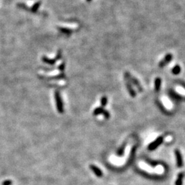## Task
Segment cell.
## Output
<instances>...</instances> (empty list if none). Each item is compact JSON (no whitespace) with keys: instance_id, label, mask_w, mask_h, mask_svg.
I'll use <instances>...</instances> for the list:
<instances>
[{"instance_id":"obj_22","label":"cell","mask_w":185,"mask_h":185,"mask_svg":"<svg viewBox=\"0 0 185 185\" xmlns=\"http://www.w3.org/2000/svg\"><path fill=\"white\" fill-rule=\"evenodd\" d=\"M102 114H103L104 117H105L106 119H108L110 118V116H111V115H110V113H108V111H106V110H103Z\"/></svg>"},{"instance_id":"obj_23","label":"cell","mask_w":185,"mask_h":185,"mask_svg":"<svg viewBox=\"0 0 185 185\" xmlns=\"http://www.w3.org/2000/svg\"><path fill=\"white\" fill-rule=\"evenodd\" d=\"M65 63L63 62H62L60 65V66L58 67V69H59L60 71H61V72H63L64 70H65Z\"/></svg>"},{"instance_id":"obj_12","label":"cell","mask_w":185,"mask_h":185,"mask_svg":"<svg viewBox=\"0 0 185 185\" xmlns=\"http://www.w3.org/2000/svg\"><path fill=\"white\" fill-rule=\"evenodd\" d=\"M176 91L178 92V94L180 95H183L185 96V89L183 87H182L180 86H178L176 87Z\"/></svg>"},{"instance_id":"obj_24","label":"cell","mask_w":185,"mask_h":185,"mask_svg":"<svg viewBox=\"0 0 185 185\" xmlns=\"http://www.w3.org/2000/svg\"><path fill=\"white\" fill-rule=\"evenodd\" d=\"M172 139H173L172 136H170V135H168V136H167L165 138V141L167 142V143H169V142L171 141H172Z\"/></svg>"},{"instance_id":"obj_5","label":"cell","mask_w":185,"mask_h":185,"mask_svg":"<svg viewBox=\"0 0 185 185\" xmlns=\"http://www.w3.org/2000/svg\"><path fill=\"white\" fill-rule=\"evenodd\" d=\"M90 168H91V170L94 172L95 174L97 176H98V177H102V176H103L102 170H101L100 169H99V168H98L97 167H96V166H95V165H90Z\"/></svg>"},{"instance_id":"obj_16","label":"cell","mask_w":185,"mask_h":185,"mask_svg":"<svg viewBox=\"0 0 185 185\" xmlns=\"http://www.w3.org/2000/svg\"><path fill=\"white\" fill-rule=\"evenodd\" d=\"M104 109L103 108V107H97V108H95L93 111V115H97V114H102L103 111Z\"/></svg>"},{"instance_id":"obj_8","label":"cell","mask_w":185,"mask_h":185,"mask_svg":"<svg viewBox=\"0 0 185 185\" xmlns=\"http://www.w3.org/2000/svg\"><path fill=\"white\" fill-rule=\"evenodd\" d=\"M171 58H172V55L171 54L167 55V56H165V58H164V60H162V61L160 62V65H159L160 67H163V66L165 65H166L168 62L170 61Z\"/></svg>"},{"instance_id":"obj_17","label":"cell","mask_w":185,"mask_h":185,"mask_svg":"<svg viewBox=\"0 0 185 185\" xmlns=\"http://www.w3.org/2000/svg\"><path fill=\"white\" fill-rule=\"evenodd\" d=\"M125 145H126V144L124 143L118 149V150H117V154H118L119 156H122V155L123 154V153H124V150H125Z\"/></svg>"},{"instance_id":"obj_7","label":"cell","mask_w":185,"mask_h":185,"mask_svg":"<svg viewBox=\"0 0 185 185\" xmlns=\"http://www.w3.org/2000/svg\"><path fill=\"white\" fill-rule=\"evenodd\" d=\"M176 159H177V165H178V167H181L183 165L182 163V159L181 154H180V152L178 150H176Z\"/></svg>"},{"instance_id":"obj_27","label":"cell","mask_w":185,"mask_h":185,"mask_svg":"<svg viewBox=\"0 0 185 185\" xmlns=\"http://www.w3.org/2000/svg\"><path fill=\"white\" fill-rule=\"evenodd\" d=\"M86 1H87V2H91V0H86Z\"/></svg>"},{"instance_id":"obj_25","label":"cell","mask_w":185,"mask_h":185,"mask_svg":"<svg viewBox=\"0 0 185 185\" xmlns=\"http://www.w3.org/2000/svg\"><path fill=\"white\" fill-rule=\"evenodd\" d=\"M61 58H62V51H60V50H59L58 52V54H57V56H56V58H55V59H56L57 61V60H60Z\"/></svg>"},{"instance_id":"obj_2","label":"cell","mask_w":185,"mask_h":185,"mask_svg":"<svg viewBox=\"0 0 185 185\" xmlns=\"http://www.w3.org/2000/svg\"><path fill=\"white\" fill-rule=\"evenodd\" d=\"M125 80H128V81L130 82L131 84H134V85L138 89V91H139L140 92H141V91H143V89H142L141 86V84H140L139 82H138V80H136V78H134V77L132 76L130 73L125 72Z\"/></svg>"},{"instance_id":"obj_6","label":"cell","mask_w":185,"mask_h":185,"mask_svg":"<svg viewBox=\"0 0 185 185\" xmlns=\"http://www.w3.org/2000/svg\"><path fill=\"white\" fill-rule=\"evenodd\" d=\"M125 84H126V86H127V89L128 90L129 93L130 94V95L132 97H134L136 96V92H135V91H134V89H133L132 84L130 82H128V80H126Z\"/></svg>"},{"instance_id":"obj_14","label":"cell","mask_w":185,"mask_h":185,"mask_svg":"<svg viewBox=\"0 0 185 185\" xmlns=\"http://www.w3.org/2000/svg\"><path fill=\"white\" fill-rule=\"evenodd\" d=\"M59 30L61 32L64 33V34H70L72 33V30L70 29H68V28H65V27H59L58 28Z\"/></svg>"},{"instance_id":"obj_4","label":"cell","mask_w":185,"mask_h":185,"mask_svg":"<svg viewBox=\"0 0 185 185\" xmlns=\"http://www.w3.org/2000/svg\"><path fill=\"white\" fill-rule=\"evenodd\" d=\"M163 138L160 137V138H158L155 140L152 143H151L150 145H149V149L152 150V149H154L155 148H156V147H158V145H159V144L161 143V142L163 141Z\"/></svg>"},{"instance_id":"obj_13","label":"cell","mask_w":185,"mask_h":185,"mask_svg":"<svg viewBox=\"0 0 185 185\" xmlns=\"http://www.w3.org/2000/svg\"><path fill=\"white\" fill-rule=\"evenodd\" d=\"M154 171L156 174H162L164 172V168L163 166L161 165H158L155 167L154 169Z\"/></svg>"},{"instance_id":"obj_19","label":"cell","mask_w":185,"mask_h":185,"mask_svg":"<svg viewBox=\"0 0 185 185\" xmlns=\"http://www.w3.org/2000/svg\"><path fill=\"white\" fill-rule=\"evenodd\" d=\"M108 103V99L106 97H102V99H101V105H102V107H104L106 106Z\"/></svg>"},{"instance_id":"obj_15","label":"cell","mask_w":185,"mask_h":185,"mask_svg":"<svg viewBox=\"0 0 185 185\" xmlns=\"http://www.w3.org/2000/svg\"><path fill=\"white\" fill-rule=\"evenodd\" d=\"M160 84H161V80L160 78H156L155 80V89H156V91H159L160 88Z\"/></svg>"},{"instance_id":"obj_26","label":"cell","mask_w":185,"mask_h":185,"mask_svg":"<svg viewBox=\"0 0 185 185\" xmlns=\"http://www.w3.org/2000/svg\"><path fill=\"white\" fill-rule=\"evenodd\" d=\"M11 181L10 180H8V181H5L4 182V185H10L11 184Z\"/></svg>"},{"instance_id":"obj_20","label":"cell","mask_w":185,"mask_h":185,"mask_svg":"<svg viewBox=\"0 0 185 185\" xmlns=\"http://www.w3.org/2000/svg\"><path fill=\"white\" fill-rule=\"evenodd\" d=\"M40 5H41V2H38L37 3H36L34 5H33L32 8V10L35 13V12H36V11L38 10V8H39Z\"/></svg>"},{"instance_id":"obj_21","label":"cell","mask_w":185,"mask_h":185,"mask_svg":"<svg viewBox=\"0 0 185 185\" xmlns=\"http://www.w3.org/2000/svg\"><path fill=\"white\" fill-rule=\"evenodd\" d=\"M173 73H174V74H178L179 73H180V67H179V66H176V67L173 69Z\"/></svg>"},{"instance_id":"obj_9","label":"cell","mask_w":185,"mask_h":185,"mask_svg":"<svg viewBox=\"0 0 185 185\" xmlns=\"http://www.w3.org/2000/svg\"><path fill=\"white\" fill-rule=\"evenodd\" d=\"M42 60H43L44 62H45V63L48 64V65H54V64L56 63V60L55 58L54 59H49V58H48L46 56H43Z\"/></svg>"},{"instance_id":"obj_18","label":"cell","mask_w":185,"mask_h":185,"mask_svg":"<svg viewBox=\"0 0 185 185\" xmlns=\"http://www.w3.org/2000/svg\"><path fill=\"white\" fill-rule=\"evenodd\" d=\"M182 178H183V174H180L178 175V179L176 182V185H182Z\"/></svg>"},{"instance_id":"obj_3","label":"cell","mask_w":185,"mask_h":185,"mask_svg":"<svg viewBox=\"0 0 185 185\" xmlns=\"http://www.w3.org/2000/svg\"><path fill=\"white\" fill-rule=\"evenodd\" d=\"M162 103L163 104L165 108L168 111H170L173 108V103L171 102L169 98L166 96H163L161 97Z\"/></svg>"},{"instance_id":"obj_1","label":"cell","mask_w":185,"mask_h":185,"mask_svg":"<svg viewBox=\"0 0 185 185\" xmlns=\"http://www.w3.org/2000/svg\"><path fill=\"white\" fill-rule=\"evenodd\" d=\"M54 97L55 100H56V104L57 110H58V113L62 114V113H64L63 103H62V100L61 97H60V92H58V91H55Z\"/></svg>"},{"instance_id":"obj_11","label":"cell","mask_w":185,"mask_h":185,"mask_svg":"<svg viewBox=\"0 0 185 185\" xmlns=\"http://www.w3.org/2000/svg\"><path fill=\"white\" fill-rule=\"evenodd\" d=\"M141 167L142 169H143L144 170L147 171H148V172H149V173L155 172L154 169H152V167H149V166H148V165H146V164H145V163L141 164Z\"/></svg>"},{"instance_id":"obj_10","label":"cell","mask_w":185,"mask_h":185,"mask_svg":"<svg viewBox=\"0 0 185 185\" xmlns=\"http://www.w3.org/2000/svg\"><path fill=\"white\" fill-rule=\"evenodd\" d=\"M41 78H44V79H47V80H54V79H58V80H60V79H62V78H65L66 76L63 73H61L60 74L58 75V76H54V77H49V78H46V77H44V78H43V77H41Z\"/></svg>"}]
</instances>
